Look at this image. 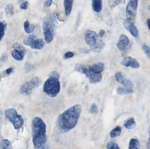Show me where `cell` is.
<instances>
[{
	"label": "cell",
	"mask_w": 150,
	"mask_h": 149,
	"mask_svg": "<svg viewBox=\"0 0 150 149\" xmlns=\"http://www.w3.org/2000/svg\"><path fill=\"white\" fill-rule=\"evenodd\" d=\"M25 31L27 33H31L35 29V26L33 24H30L28 21H26L24 24Z\"/></svg>",
	"instance_id": "23"
},
{
	"label": "cell",
	"mask_w": 150,
	"mask_h": 149,
	"mask_svg": "<svg viewBox=\"0 0 150 149\" xmlns=\"http://www.w3.org/2000/svg\"><path fill=\"white\" fill-rule=\"evenodd\" d=\"M52 2V1H45L44 4V7L50 6Z\"/></svg>",
	"instance_id": "41"
},
{
	"label": "cell",
	"mask_w": 150,
	"mask_h": 149,
	"mask_svg": "<svg viewBox=\"0 0 150 149\" xmlns=\"http://www.w3.org/2000/svg\"><path fill=\"white\" fill-rule=\"evenodd\" d=\"M133 21H134L133 20L129 18H127L126 19L124 20L123 22V25L133 36L137 38L139 36L138 30L137 27L134 25Z\"/></svg>",
	"instance_id": "12"
},
{
	"label": "cell",
	"mask_w": 150,
	"mask_h": 149,
	"mask_svg": "<svg viewBox=\"0 0 150 149\" xmlns=\"http://www.w3.org/2000/svg\"><path fill=\"white\" fill-rule=\"evenodd\" d=\"M98 35L95 32L93 31H86L85 32V40L90 48L94 47L98 40Z\"/></svg>",
	"instance_id": "9"
},
{
	"label": "cell",
	"mask_w": 150,
	"mask_h": 149,
	"mask_svg": "<svg viewBox=\"0 0 150 149\" xmlns=\"http://www.w3.org/2000/svg\"><path fill=\"white\" fill-rule=\"evenodd\" d=\"M14 47L15 48V49L13 50L12 52V56L16 60H23L25 55L26 53V49L24 47L19 43L15 44Z\"/></svg>",
	"instance_id": "10"
},
{
	"label": "cell",
	"mask_w": 150,
	"mask_h": 149,
	"mask_svg": "<svg viewBox=\"0 0 150 149\" xmlns=\"http://www.w3.org/2000/svg\"><path fill=\"white\" fill-rule=\"evenodd\" d=\"M0 149H12V145L9 140L4 139L0 144Z\"/></svg>",
	"instance_id": "25"
},
{
	"label": "cell",
	"mask_w": 150,
	"mask_h": 149,
	"mask_svg": "<svg viewBox=\"0 0 150 149\" xmlns=\"http://www.w3.org/2000/svg\"><path fill=\"white\" fill-rule=\"evenodd\" d=\"M142 48L146 54L147 56L150 59V47L147 46L145 44H144L142 46Z\"/></svg>",
	"instance_id": "30"
},
{
	"label": "cell",
	"mask_w": 150,
	"mask_h": 149,
	"mask_svg": "<svg viewBox=\"0 0 150 149\" xmlns=\"http://www.w3.org/2000/svg\"><path fill=\"white\" fill-rule=\"evenodd\" d=\"M92 7L93 11L99 12L102 8V1L99 0H93L92 1Z\"/></svg>",
	"instance_id": "18"
},
{
	"label": "cell",
	"mask_w": 150,
	"mask_h": 149,
	"mask_svg": "<svg viewBox=\"0 0 150 149\" xmlns=\"http://www.w3.org/2000/svg\"><path fill=\"white\" fill-rule=\"evenodd\" d=\"M13 70V68H8V69H7L6 71V72L8 74H9L12 72Z\"/></svg>",
	"instance_id": "42"
},
{
	"label": "cell",
	"mask_w": 150,
	"mask_h": 149,
	"mask_svg": "<svg viewBox=\"0 0 150 149\" xmlns=\"http://www.w3.org/2000/svg\"><path fill=\"white\" fill-rule=\"evenodd\" d=\"M121 64L126 67H132L134 69H138L140 67L138 62L134 58L130 56L126 57L121 62Z\"/></svg>",
	"instance_id": "14"
},
{
	"label": "cell",
	"mask_w": 150,
	"mask_h": 149,
	"mask_svg": "<svg viewBox=\"0 0 150 149\" xmlns=\"http://www.w3.org/2000/svg\"><path fill=\"white\" fill-rule=\"evenodd\" d=\"M148 133H149V137L147 141V148L148 149H150V126L148 128Z\"/></svg>",
	"instance_id": "38"
},
{
	"label": "cell",
	"mask_w": 150,
	"mask_h": 149,
	"mask_svg": "<svg viewBox=\"0 0 150 149\" xmlns=\"http://www.w3.org/2000/svg\"><path fill=\"white\" fill-rule=\"evenodd\" d=\"M104 69V65L102 62H98L89 67V70L97 73H101L103 71Z\"/></svg>",
	"instance_id": "15"
},
{
	"label": "cell",
	"mask_w": 150,
	"mask_h": 149,
	"mask_svg": "<svg viewBox=\"0 0 150 149\" xmlns=\"http://www.w3.org/2000/svg\"><path fill=\"white\" fill-rule=\"evenodd\" d=\"M133 92V90L131 89L127 88H119L117 90V93L119 95H125L130 94Z\"/></svg>",
	"instance_id": "26"
},
{
	"label": "cell",
	"mask_w": 150,
	"mask_h": 149,
	"mask_svg": "<svg viewBox=\"0 0 150 149\" xmlns=\"http://www.w3.org/2000/svg\"><path fill=\"white\" fill-rule=\"evenodd\" d=\"M105 46V43L103 40L98 39L96 45L93 47L91 48V50L95 53H99L102 51Z\"/></svg>",
	"instance_id": "16"
},
{
	"label": "cell",
	"mask_w": 150,
	"mask_h": 149,
	"mask_svg": "<svg viewBox=\"0 0 150 149\" xmlns=\"http://www.w3.org/2000/svg\"><path fill=\"white\" fill-rule=\"evenodd\" d=\"M7 25L5 22L0 21V41L5 36V30L6 28Z\"/></svg>",
	"instance_id": "27"
},
{
	"label": "cell",
	"mask_w": 150,
	"mask_h": 149,
	"mask_svg": "<svg viewBox=\"0 0 150 149\" xmlns=\"http://www.w3.org/2000/svg\"><path fill=\"white\" fill-rule=\"evenodd\" d=\"M37 36L35 35H30V36H27L26 38H25L24 41V43L25 45H27L28 46H31L32 43L33 41L35 40V38H36Z\"/></svg>",
	"instance_id": "24"
},
{
	"label": "cell",
	"mask_w": 150,
	"mask_h": 149,
	"mask_svg": "<svg viewBox=\"0 0 150 149\" xmlns=\"http://www.w3.org/2000/svg\"><path fill=\"white\" fill-rule=\"evenodd\" d=\"M147 26H148V28L150 30V19H147Z\"/></svg>",
	"instance_id": "43"
},
{
	"label": "cell",
	"mask_w": 150,
	"mask_h": 149,
	"mask_svg": "<svg viewBox=\"0 0 150 149\" xmlns=\"http://www.w3.org/2000/svg\"><path fill=\"white\" fill-rule=\"evenodd\" d=\"M84 68V67L82 65H80V64H77L75 66V70L76 71L79 72L80 73H83Z\"/></svg>",
	"instance_id": "31"
},
{
	"label": "cell",
	"mask_w": 150,
	"mask_h": 149,
	"mask_svg": "<svg viewBox=\"0 0 150 149\" xmlns=\"http://www.w3.org/2000/svg\"><path fill=\"white\" fill-rule=\"evenodd\" d=\"M8 55L6 53V54H3L2 55L1 58L0 59V61L1 62H5L8 60Z\"/></svg>",
	"instance_id": "37"
},
{
	"label": "cell",
	"mask_w": 150,
	"mask_h": 149,
	"mask_svg": "<svg viewBox=\"0 0 150 149\" xmlns=\"http://www.w3.org/2000/svg\"><path fill=\"white\" fill-rule=\"evenodd\" d=\"M73 1H64V5L65 7V12L66 15H69L71 14L73 6Z\"/></svg>",
	"instance_id": "22"
},
{
	"label": "cell",
	"mask_w": 150,
	"mask_h": 149,
	"mask_svg": "<svg viewBox=\"0 0 150 149\" xmlns=\"http://www.w3.org/2000/svg\"><path fill=\"white\" fill-rule=\"evenodd\" d=\"M50 149L49 146H46V147H43V148H38V149Z\"/></svg>",
	"instance_id": "44"
},
{
	"label": "cell",
	"mask_w": 150,
	"mask_h": 149,
	"mask_svg": "<svg viewBox=\"0 0 150 149\" xmlns=\"http://www.w3.org/2000/svg\"><path fill=\"white\" fill-rule=\"evenodd\" d=\"M140 143L137 139L133 138L130 139L128 149H140Z\"/></svg>",
	"instance_id": "19"
},
{
	"label": "cell",
	"mask_w": 150,
	"mask_h": 149,
	"mask_svg": "<svg viewBox=\"0 0 150 149\" xmlns=\"http://www.w3.org/2000/svg\"><path fill=\"white\" fill-rule=\"evenodd\" d=\"M41 84V80L40 78L37 77H34L22 85L20 89V93L24 95H30Z\"/></svg>",
	"instance_id": "5"
},
{
	"label": "cell",
	"mask_w": 150,
	"mask_h": 149,
	"mask_svg": "<svg viewBox=\"0 0 150 149\" xmlns=\"http://www.w3.org/2000/svg\"><path fill=\"white\" fill-rule=\"evenodd\" d=\"M74 56V54L71 52H68L65 54L64 58L65 59H70Z\"/></svg>",
	"instance_id": "33"
},
{
	"label": "cell",
	"mask_w": 150,
	"mask_h": 149,
	"mask_svg": "<svg viewBox=\"0 0 150 149\" xmlns=\"http://www.w3.org/2000/svg\"><path fill=\"white\" fill-rule=\"evenodd\" d=\"M115 78L118 82L121 83L127 89H132L134 86L133 83L130 80L125 78L121 73L117 72L115 74Z\"/></svg>",
	"instance_id": "13"
},
{
	"label": "cell",
	"mask_w": 150,
	"mask_h": 149,
	"mask_svg": "<svg viewBox=\"0 0 150 149\" xmlns=\"http://www.w3.org/2000/svg\"><path fill=\"white\" fill-rule=\"evenodd\" d=\"M32 133L34 149L49 146L46 136V125L41 118L36 117L32 122Z\"/></svg>",
	"instance_id": "2"
},
{
	"label": "cell",
	"mask_w": 150,
	"mask_h": 149,
	"mask_svg": "<svg viewBox=\"0 0 150 149\" xmlns=\"http://www.w3.org/2000/svg\"><path fill=\"white\" fill-rule=\"evenodd\" d=\"M131 45L132 43L126 36L124 35H121L117 43V47L124 54L129 52L131 48Z\"/></svg>",
	"instance_id": "7"
},
{
	"label": "cell",
	"mask_w": 150,
	"mask_h": 149,
	"mask_svg": "<svg viewBox=\"0 0 150 149\" xmlns=\"http://www.w3.org/2000/svg\"><path fill=\"white\" fill-rule=\"evenodd\" d=\"M104 34H105V31L103 30H101L99 32V33H98V36H99L101 38H102L103 37Z\"/></svg>",
	"instance_id": "40"
},
{
	"label": "cell",
	"mask_w": 150,
	"mask_h": 149,
	"mask_svg": "<svg viewBox=\"0 0 150 149\" xmlns=\"http://www.w3.org/2000/svg\"><path fill=\"white\" fill-rule=\"evenodd\" d=\"M82 111L80 104H76L60 114L57 119L56 126L59 131L66 133L77 126Z\"/></svg>",
	"instance_id": "1"
},
{
	"label": "cell",
	"mask_w": 150,
	"mask_h": 149,
	"mask_svg": "<svg viewBox=\"0 0 150 149\" xmlns=\"http://www.w3.org/2000/svg\"><path fill=\"white\" fill-rule=\"evenodd\" d=\"M60 88L59 79L50 77L44 83L43 91L49 96L55 97L60 92Z\"/></svg>",
	"instance_id": "3"
},
{
	"label": "cell",
	"mask_w": 150,
	"mask_h": 149,
	"mask_svg": "<svg viewBox=\"0 0 150 149\" xmlns=\"http://www.w3.org/2000/svg\"><path fill=\"white\" fill-rule=\"evenodd\" d=\"M6 117L11 122L15 129H19L24 124V120L21 115H18L14 108H9L5 112Z\"/></svg>",
	"instance_id": "6"
},
{
	"label": "cell",
	"mask_w": 150,
	"mask_h": 149,
	"mask_svg": "<svg viewBox=\"0 0 150 149\" xmlns=\"http://www.w3.org/2000/svg\"><path fill=\"white\" fill-rule=\"evenodd\" d=\"M29 2L28 1H25V2H23V3L20 5V8L22 9L26 10L28 8V6H29Z\"/></svg>",
	"instance_id": "36"
},
{
	"label": "cell",
	"mask_w": 150,
	"mask_h": 149,
	"mask_svg": "<svg viewBox=\"0 0 150 149\" xmlns=\"http://www.w3.org/2000/svg\"><path fill=\"white\" fill-rule=\"evenodd\" d=\"M124 126L126 129L129 130L134 128L136 126V123L134 118H130L128 119L124 122Z\"/></svg>",
	"instance_id": "20"
},
{
	"label": "cell",
	"mask_w": 150,
	"mask_h": 149,
	"mask_svg": "<svg viewBox=\"0 0 150 149\" xmlns=\"http://www.w3.org/2000/svg\"><path fill=\"white\" fill-rule=\"evenodd\" d=\"M43 33L46 42L49 43L52 41L55 35V23L54 18L51 16L46 17L43 22Z\"/></svg>",
	"instance_id": "4"
},
{
	"label": "cell",
	"mask_w": 150,
	"mask_h": 149,
	"mask_svg": "<svg viewBox=\"0 0 150 149\" xmlns=\"http://www.w3.org/2000/svg\"><path fill=\"white\" fill-rule=\"evenodd\" d=\"M111 2H112V3H110V6L111 8H113L116 6L117 5L120 4L122 1H111Z\"/></svg>",
	"instance_id": "32"
},
{
	"label": "cell",
	"mask_w": 150,
	"mask_h": 149,
	"mask_svg": "<svg viewBox=\"0 0 150 149\" xmlns=\"http://www.w3.org/2000/svg\"><path fill=\"white\" fill-rule=\"evenodd\" d=\"M49 76L50 78L52 77V78H57L58 79H59V74H58L57 72L56 71H53L50 72Z\"/></svg>",
	"instance_id": "35"
},
{
	"label": "cell",
	"mask_w": 150,
	"mask_h": 149,
	"mask_svg": "<svg viewBox=\"0 0 150 149\" xmlns=\"http://www.w3.org/2000/svg\"><path fill=\"white\" fill-rule=\"evenodd\" d=\"M90 112L93 114H97L98 113V107L95 104L93 103L91 105Z\"/></svg>",
	"instance_id": "29"
},
{
	"label": "cell",
	"mask_w": 150,
	"mask_h": 149,
	"mask_svg": "<svg viewBox=\"0 0 150 149\" xmlns=\"http://www.w3.org/2000/svg\"><path fill=\"white\" fill-rule=\"evenodd\" d=\"M107 149H120V148L116 143L110 142L107 144Z\"/></svg>",
	"instance_id": "28"
},
{
	"label": "cell",
	"mask_w": 150,
	"mask_h": 149,
	"mask_svg": "<svg viewBox=\"0 0 150 149\" xmlns=\"http://www.w3.org/2000/svg\"><path fill=\"white\" fill-rule=\"evenodd\" d=\"M44 43L43 40L41 38H38L35 39L32 44L31 47L33 49H41L44 47Z\"/></svg>",
	"instance_id": "17"
},
{
	"label": "cell",
	"mask_w": 150,
	"mask_h": 149,
	"mask_svg": "<svg viewBox=\"0 0 150 149\" xmlns=\"http://www.w3.org/2000/svg\"><path fill=\"white\" fill-rule=\"evenodd\" d=\"M83 73H84L91 83H97L101 82L102 78L101 73H97L92 71L86 67L84 68Z\"/></svg>",
	"instance_id": "11"
},
{
	"label": "cell",
	"mask_w": 150,
	"mask_h": 149,
	"mask_svg": "<svg viewBox=\"0 0 150 149\" xmlns=\"http://www.w3.org/2000/svg\"><path fill=\"white\" fill-rule=\"evenodd\" d=\"M12 3L9 4L6 6V8H5V12H6V13H9L10 12L12 11Z\"/></svg>",
	"instance_id": "34"
},
{
	"label": "cell",
	"mask_w": 150,
	"mask_h": 149,
	"mask_svg": "<svg viewBox=\"0 0 150 149\" xmlns=\"http://www.w3.org/2000/svg\"><path fill=\"white\" fill-rule=\"evenodd\" d=\"M138 2V1L136 0H131L128 3L126 9V12L128 18L134 20L137 14Z\"/></svg>",
	"instance_id": "8"
},
{
	"label": "cell",
	"mask_w": 150,
	"mask_h": 149,
	"mask_svg": "<svg viewBox=\"0 0 150 149\" xmlns=\"http://www.w3.org/2000/svg\"><path fill=\"white\" fill-rule=\"evenodd\" d=\"M26 69L27 70H32L34 68V66L32 65L30 63H26Z\"/></svg>",
	"instance_id": "39"
},
{
	"label": "cell",
	"mask_w": 150,
	"mask_h": 149,
	"mask_svg": "<svg viewBox=\"0 0 150 149\" xmlns=\"http://www.w3.org/2000/svg\"><path fill=\"white\" fill-rule=\"evenodd\" d=\"M122 131V128L120 126L115 127L114 129H113L111 132L110 136L111 138H115L120 136Z\"/></svg>",
	"instance_id": "21"
},
{
	"label": "cell",
	"mask_w": 150,
	"mask_h": 149,
	"mask_svg": "<svg viewBox=\"0 0 150 149\" xmlns=\"http://www.w3.org/2000/svg\"><path fill=\"white\" fill-rule=\"evenodd\" d=\"M148 9H149V10H150V6L149 7V8H148Z\"/></svg>",
	"instance_id": "45"
}]
</instances>
